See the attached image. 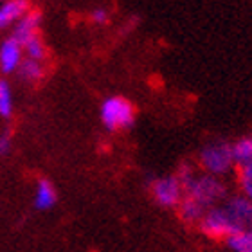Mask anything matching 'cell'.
Returning a JSON list of instances; mask_svg holds the SVG:
<instances>
[{"mask_svg":"<svg viewBox=\"0 0 252 252\" xmlns=\"http://www.w3.org/2000/svg\"><path fill=\"white\" fill-rule=\"evenodd\" d=\"M175 175L184 188V196L196 202L205 211L220 205L229 196V189L223 179L202 173L191 164L180 166V169Z\"/></svg>","mask_w":252,"mask_h":252,"instance_id":"cell-1","label":"cell"},{"mask_svg":"<svg viewBox=\"0 0 252 252\" xmlns=\"http://www.w3.org/2000/svg\"><path fill=\"white\" fill-rule=\"evenodd\" d=\"M234 168H236V164H234V157H232L231 142H225V141L207 142L198 152V169L202 173L223 179Z\"/></svg>","mask_w":252,"mask_h":252,"instance_id":"cell-2","label":"cell"},{"mask_svg":"<svg viewBox=\"0 0 252 252\" xmlns=\"http://www.w3.org/2000/svg\"><path fill=\"white\" fill-rule=\"evenodd\" d=\"M99 119L106 130H128L135 123V108L123 95L106 97L99 106Z\"/></svg>","mask_w":252,"mask_h":252,"instance_id":"cell-3","label":"cell"},{"mask_svg":"<svg viewBox=\"0 0 252 252\" xmlns=\"http://www.w3.org/2000/svg\"><path fill=\"white\" fill-rule=\"evenodd\" d=\"M150 193L153 200L157 202L160 207H179L180 200L184 196V188L177 179V175H166V177H158L150 186Z\"/></svg>","mask_w":252,"mask_h":252,"instance_id":"cell-4","label":"cell"},{"mask_svg":"<svg viewBox=\"0 0 252 252\" xmlns=\"http://www.w3.org/2000/svg\"><path fill=\"white\" fill-rule=\"evenodd\" d=\"M221 209L231 221L234 232L252 229V202L243 194H229L221 202Z\"/></svg>","mask_w":252,"mask_h":252,"instance_id":"cell-5","label":"cell"},{"mask_svg":"<svg viewBox=\"0 0 252 252\" xmlns=\"http://www.w3.org/2000/svg\"><path fill=\"white\" fill-rule=\"evenodd\" d=\"M198 229L204 236L211 238V240H227L229 236L234 234L231 221L223 213L221 205L211 207L204 215V218L198 221Z\"/></svg>","mask_w":252,"mask_h":252,"instance_id":"cell-6","label":"cell"},{"mask_svg":"<svg viewBox=\"0 0 252 252\" xmlns=\"http://www.w3.org/2000/svg\"><path fill=\"white\" fill-rule=\"evenodd\" d=\"M26 60L24 56V47L22 43L15 38L7 36L0 43V72L7 76V74H16V70L20 68L22 62Z\"/></svg>","mask_w":252,"mask_h":252,"instance_id":"cell-7","label":"cell"},{"mask_svg":"<svg viewBox=\"0 0 252 252\" xmlns=\"http://www.w3.org/2000/svg\"><path fill=\"white\" fill-rule=\"evenodd\" d=\"M31 11L29 0H4L0 2V31L13 29Z\"/></svg>","mask_w":252,"mask_h":252,"instance_id":"cell-8","label":"cell"},{"mask_svg":"<svg viewBox=\"0 0 252 252\" xmlns=\"http://www.w3.org/2000/svg\"><path fill=\"white\" fill-rule=\"evenodd\" d=\"M40 27H42V13L38 9H31L11 29V36L24 45L27 40L40 36Z\"/></svg>","mask_w":252,"mask_h":252,"instance_id":"cell-9","label":"cell"},{"mask_svg":"<svg viewBox=\"0 0 252 252\" xmlns=\"http://www.w3.org/2000/svg\"><path fill=\"white\" fill-rule=\"evenodd\" d=\"M58 202V193L47 179H40L34 188V194H32V204L38 211H49L53 209Z\"/></svg>","mask_w":252,"mask_h":252,"instance_id":"cell-10","label":"cell"},{"mask_svg":"<svg viewBox=\"0 0 252 252\" xmlns=\"http://www.w3.org/2000/svg\"><path fill=\"white\" fill-rule=\"evenodd\" d=\"M231 148L236 168L245 166V164H252V133H247V135L231 142Z\"/></svg>","mask_w":252,"mask_h":252,"instance_id":"cell-11","label":"cell"},{"mask_svg":"<svg viewBox=\"0 0 252 252\" xmlns=\"http://www.w3.org/2000/svg\"><path fill=\"white\" fill-rule=\"evenodd\" d=\"M18 78L26 83H36L43 78L45 74V63L43 62H34V60H24L20 68L16 70Z\"/></svg>","mask_w":252,"mask_h":252,"instance_id":"cell-12","label":"cell"},{"mask_svg":"<svg viewBox=\"0 0 252 252\" xmlns=\"http://www.w3.org/2000/svg\"><path fill=\"white\" fill-rule=\"evenodd\" d=\"M15 110V97H13V89L7 79L0 78V117L9 119Z\"/></svg>","mask_w":252,"mask_h":252,"instance_id":"cell-13","label":"cell"},{"mask_svg":"<svg viewBox=\"0 0 252 252\" xmlns=\"http://www.w3.org/2000/svg\"><path fill=\"white\" fill-rule=\"evenodd\" d=\"M225 243L232 252H252V229L234 232L227 238Z\"/></svg>","mask_w":252,"mask_h":252,"instance_id":"cell-14","label":"cell"},{"mask_svg":"<svg viewBox=\"0 0 252 252\" xmlns=\"http://www.w3.org/2000/svg\"><path fill=\"white\" fill-rule=\"evenodd\" d=\"M22 47H24V56L27 60H34V62H43V63L47 60V47H45L42 36H34L31 40H27Z\"/></svg>","mask_w":252,"mask_h":252,"instance_id":"cell-15","label":"cell"},{"mask_svg":"<svg viewBox=\"0 0 252 252\" xmlns=\"http://www.w3.org/2000/svg\"><path fill=\"white\" fill-rule=\"evenodd\" d=\"M236 179L240 186V194L252 202V164H245L236 168Z\"/></svg>","mask_w":252,"mask_h":252,"instance_id":"cell-16","label":"cell"},{"mask_svg":"<svg viewBox=\"0 0 252 252\" xmlns=\"http://www.w3.org/2000/svg\"><path fill=\"white\" fill-rule=\"evenodd\" d=\"M90 18H92V22L97 24V26H106L108 20H110V13H108L105 7H97V9L92 11Z\"/></svg>","mask_w":252,"mask_h":252,"instance_id":"cell-17","label":"cell"},{"mask_svg":"<svg viewBox=\"0 0 252 252\" xmlns=\"http://www.w3.org/2000/svg\"><path fill=\"white\" fill-rule=\"evenodd\" d=\"M11 148H13V139L7 131L4 133H0V155H7L11 152Z\"/></svg>","mask_w":252,"mask_h":252,"instance_id":"cell-18","label":"cell"},{"mask_svg":"<svg viewBox=\"0 0 252 252\" xmlns=\"http://www.w3.org/2000/svg\"><path fill=\"white\" fill-rule=\"evenodd\" d=\"M0 2H4V0H0Z\"/></svg>","mask_w":252,"mask_h":252,"instance_id":"cell-19","label":"cell"}]
</instances>
